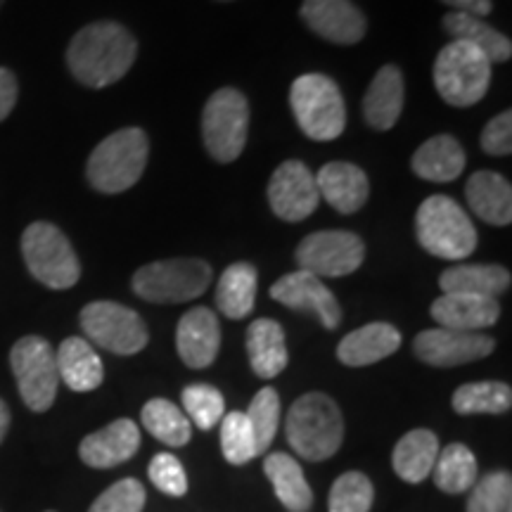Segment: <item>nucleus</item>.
I'll list each match as a JSON object with an SVG mask.
<instances>
[{"label": "nucleus", "mask_w": 512, "mask_h": 512, "mask_svg": "<svg viewBox=\"0 0 512 512\" xmlns=\"http://www.w3.org/2000/svg\"><path fill=\"white\" fill-rule=\"evenodd\" d=\"M138 57V41L117 22H93L76 31L67 48V67L88 88H107L128 74Z\"/></svg>", "instance_id": "f257e3e1"}, {"label": "nucleus", "mask_w": 512, "mask_h": 512, "mask_svg": "<svg viewBox=\"0 0 512 512\" xmlns=\"http://www.w3.org/2000/svg\"><path fill=\"white\" fill-rule=\"evenodd\" d=\"M285 434L297 456L304 460H328L344 441L342 411L328 394L309 392L292 403L285 420Z\"/></svg>", "instance_id": "f03ea898"}, {"label": "nucleus", "mask_w": 512, "mask_h": 512, "mask_svg": "<svg viewBox=\"0 0 512 512\" xmlns=\"http://www.w3.org/2000/svg\"><path fill=\"white\" fill-rule=\"evenodd\" d=\"M147 152H150V143L143 128H121L91 152L86 164L88 183L105 195L131 190L145 174Z\"/></svg>", "instance_id": "7ed1b4c3"}, {"label": "nucleus", "mask_w": 512, "mask_h": 512, "mask_svg": "<svg viewBox=\"0 0 512 512\" xmlns=\"http://www.w3.org/2000/svg\"><path fill=\"white\" fill-rule=\"evenodd\" d=\"M415 235L427 254L446 261L467 259L477 249V228L456 200L432 195L415 214Z\"/></svg>", "instance_id": "20e7f679"}, {"label": "nucleus", "mask_w": 512, "mask_h": 512, "mask_svg": "<svg viewBox=\"0 0 512 512\" xmlns=\"http://www.w3.org/2000/svg\"><path fill=\"white\" fill-rule=\"evenodd\" d=\"M290 107L304 136L330 143L347 128V105L339 86L325 74H302L290 88Z\"/></svg>", "instance_id": "39448f33"}, {"label": "nucleus", "mask_w": 512, "mask_h": 512, "mask_svg": "<svg viewBox=\"0 0 512 512\" xmlns=\"http://www.w3.org/2000/svg\"><path fill=\"white\" fill-rule=\"evenodd\" d=\"M432 76L446 105L472 107L489 91L491 62L470 43L451 41L439 50Z\"/></svg>", "instance_id": "423d86ee"}, {"label": "nucleus", "mask_w": 512, "mask_h": 512, "mask_svg": "<svg viewBox=\"0 0 512 512\" xmlns=\"http://www.w3.org/2000/svg\"><path fill=\"white\" fill-rule=\"evenodd\" d=\"M214 271L202 259L152 261L133 273L131 287L140 299L152 304H183L209 290Z\"/></svg>", "instance_id": "0eeeda50"}, {"label": "nucleus", "mask_w": 512, "mask_h": 512, "mask_svg": "<svg viewBox=\"0 0 512 512\" xmlns=\"http://www.w3.org/2000/svg\"><path fill=\"white\" fill-rule=\"evenodd\" d=\"M22 254L29 273L50 290H69L79 283V256L67 235L53 223H31L22 233Z\"/></svg>", "instance_id": "6e6552de"}, {"label": "nucleus", "mask_w": 512, "mask_h": 512, "mask_svg": "<svg viewBox=\"0 0 512 512\" xmlns=\"http://www.w3.org/2000/svg\"><path fill=\"white\" fill-rule=\"evenodd\" d=\"M249 136V102L238 88H219L202 112L204 147L219 164L242 155Z\"/></svg>", "instance_id": "1a4fd4ad"}, {"label": "nucleus", "mask_w": 512, "mask_h": 512, "mask_svg": "<svg viewBox=\"0 0 512 512\" xmlns=\"http://www.w3.org/2000/svg\"><path fill=\"white\" fill-rule=\"evenodd\" d=\"M10 366L15 373L17 389L29 411L46 413L55 403L60 373H57L55 351L48 339L29 335L17 339L10 351Z\"/></svg>", "instance_id": "9d476101"}, {"label": "nucleus", "mask_w": 512, "mask_h": 512, "mask_svg": "<svg viewBox=\"0 0 512 512\" xmlns=\"http://www.w3.org/2000/svg\"><path fill=\"white\" fill-rule=\"evenodd\" d=\"M81 328L93 344L117 356L140 354L150 339L140 313L117 302H91L83 306Z\"/></svg>", "instance_id": "9b49d317"}, {"label": "nucleus", "mask_w": 512, "mask_h": 512, "mask_svg": "<svg viewBox=\"0 0 512 512\" xmlns=\"http://www.w3.org/2000/svg\"><path fill=\"white\" fill-rule=\"evenodd\" d=\"M294 259L316 278H344L361 268L366 242L349 230H318L299 242Z\"/></svg>", "instance_id": "f8f14e48"}, {"label": "nucleus", "mask_w": 512, "mask_h": 512, "mask_svg": "<svg viewBox=\"0 0 512 512\" xmlns=\"http://www.w3.org/2000/svg\"><path fill=\"white\" fill-rule=\"evenodd\" d=\"M496 349V339L484 332H460L434 328L413 339V351L422 363L434 368H456L482 361Z\"/></svg>", "instance_id": "ddd939ff"}, {"label": "nucleus", "mask_w": 512, "mask_h": 512, "mask_svg": "<svg viewBox=\"0 0 512 512\" xmlns=\"http://www.w3.org/2000/svg\"><path fill=\"white\" fill-rule=\"evenodd\" d=\"M268 204L280 221L299 223L318 209L320 195L316 176L299 159H287L268 181Z\"/></svg>", "instance_id": "4468645a"}, {"label": "nucleus", "mask_w": 512, "mask_h": 512, "mask_svg": "<svg viewBox=\"0 0 512 512\" xmlns=\"http://www.w3.org/2000/svg\"><path fill=\"white\" fill-rule=\"evenodd\" d=\"M271 297L287 309L316 316L325 330H337L342 323V309H339L335 294L325 287L323 280L302 268L283 275L271 287Z\"/></svg>", "instance_id": "2eb2a0df"}, {"label": "nucleus", "mask_w": 512, "mask_h": 512, "mask_svg": "<svg viewBox=\"0 0 512 512\" xmlns=\"http://www.w3.org/2000/svg\"><path fill=\"white\" fill-rule=\"evenodd\" d=\"M299 15L313 34L337 46H354L368 31L366 15L351 0H304Z\"/></svg>", "instance_id": "dca6fc26"}, {"label": "nucleus", "mask_w": 512, "mask_h": 512, "mask_svg": "<svg viewBox=\"0 0 512 512\" xmlns=\"http://www.w3.org/2000/svg\"><path fill=\"white\" fill-rule=\"evenodd\" d=\"M176 349L188 368L202 370L214 363L221 349V325L207 306H195L178 320Z\"/></svg>", "instance_id": "f3484780"}, {"label": "nucleus", "mask_w": 512, "mask_h": 512, "mask_svg": "<svg viewBox=\"0 0 512 512\" xmlns=\"http://www.w3.org/2000/svg\"><path fill=\"white\" fill-rule=\"evenodd\" d=\"M432 318L439 328L460 332H482L501 318V304L494 297H477V294L444 292L432 304Z\"/></svg>", "instance_id": "a211bd4d"}, {"label": "nucleus", "mask_w": 512, "mask_h": 512, "mask_svg": "<svg viewBox=\"0 0 512 512\" xmlns=\"http://www.w3.org/2000/svg\"><path fill=\"white\" fill-rule=\"evenodd\" d=\"M140 448V430L133 420L121 418L81 441L79 456L88 467L110 470L131 460Z\"/></svg>", "instance_id": "6ab92c4d"}, {"label": "nucleus", "mask_w": 512, "mask_h": 512, "mask_svg": "<svg viewBox=\"0 0 512 512\" xmlns=\"http://www.w3.org/2000/svg\"><path fill=\"white\" fill-rule=\"evenodd\" d=\"M320 200L339 214H356L370 197V181L361 166L349 162H330L316 174Z\"/></svg>", "instance_id": "aec40b11"}, {"label": "nucleus", "mask_w": 512, "mask_h": 512, "mask_svg": "<svg viewBox=\"0 0 512 512\" xmlns=\"http://www.w3.org/2000/svg\"><path fill=\"white\" fill-rule=\"evenodd\" d=\"M403 102H406V81L399 67L384 64L375 79L370 81L366 98H363V119L375 131H392L401 119Z\"/></svg>", "instance_id": "412c9836"}, {"label": "nucleus", "mask_w": 512, "mask_h": 512, "mask_svg": "<svg viewBox=\"0 0 512 512\" xmlns=\"http://www.w3.org/2000/svg\"><path fill=\"white\" fill-rule=\"evenodd\" d=\"M401 332L389 323H368L363 328L349 332L347 337L339 342L337 358L349 368L373 366L396 354L401 347Z\"/></svg>", "instance_id": "4be33fe9"}, {"label": "nucleus", "mask_w": 512, "mask_h": 512, "mask_svg": "<svg viewBox=\"0 0 512 512\" xmlns=\"http://www.w3.org/2000/svg\"><path fill=\"white\" fill-rule=\"evenodd\" d=\"M247 356L256 377H278L290 363L285 330L273 318H256L247 328Z\"/></svg>", "instance_id": "5701e85b"}, {"label": "nucleus", "mask_w": 512, "mask_h": 512, "mask_svg": "<svg viewBox=\"0 0 512 512\" xmlns=\"http://www.w3.org/2000/svg\"><path fill=\"white\" fill-rule=\"evenodd\" d=\"M465 197L470 209L491 226L512 223V188L496 171H477L465 185Z\"/></svg>", "instance_id": "b1692460"}, {"label": "nucleus", "mask_w": 512, "mask_h": 512, "mask_svg": "<svg viewBox=\"0 0 512 512\" xmlns=\"http://www.w3.org/2000/svg\"><path fill=\"white\" fill-rule=\"evenodd\" d=\"M57 373L60 380L67 384L72 392H93L105 380V368H102L100 356L95 354L91 342L81 337H69L55 351Z\"/></svg>", "instance_id": "393cba45"}, {"label": "nucleus", "mask_w": 512, "mask_h": 512, "mask_svg": "<svg viewBox=\"0 0 512 512\" xmlns=\"http://www.w3.org/2000/svg\"><path fill=\"white\" fill-rule=\"evenodd\" d=\"M465 150L453 136H434L425 140L411 159V169L415 176L425 178L430 183H451L463 174Z\"/></svg>", "instance_id": "a878e982"}, {"label": "nucleus", "mask_w": 512, "mask_h": 512, "mask_svg": "<svg viewBox=\"0 0 512 512\" xmlns=\"http://www.w3.org/2000/svg\"><path fill=\"white\" fill-rule=\"evenodd\" d=\"M512 275L508 268L496 264H456L439 275L441 292L498 297L508 292Z\"/></svg>", "instance_id": "bb28decb"}, {"label": "nucleus", "mask_w": 512, "mask_h": 512, "mask_svg": "<svg viewBox=\"0 0 512 512\" xmlns=\"http://www.w3.org/2000/svg\"><path fill=\"white\" fill-rule=\"evenodd\" d=\"M444 31L453 41L470 43L472 48H477L479 53L486 55V60L494 62H508L512 57V43L508 36H503L501 31L489 27L484 19L465 15V12H448L441 19Z\"/></svg>", "instance_id": "cd10ccee"}, {"label": "nucleus", "mask_w": 512, "mask_h": 512, "mask_svg": "<svg viewBox=\"0 0 512 512\" xmlns=\"http://www.w3.org/2000/svg\"><path fill=\"white\" fill-rule=\"evenodd\" d=\"M439 439L430 430H413L403 434L399 444L394 446L392 465L394 472L403 482L420 484L422 479L432 475L434 463L439 456Z\"/></svg>", "instance_id": "c85d7f7f"}, {"label": "nucleus", "mask_w": 512, "mask_h": 512, "mask_svg": "<svg viewBox=\"0 0 512 512\" xmlns=\"http://www.w3.org/2000/svg\"><path fill=\"white\" fill-rule=\"evenodd\" d=\"M259 275L247 261L230 264L216 285V306L230 320H242L254 311Z\"/></svg>", "instance_id": "c756f323"}, {"label": "nucleus", "mask_w": 512, "mask_h": 512, "mask_svg": "<svg viewBox=\"0 0 512 512\" xmlns=\"http://www.w3.org/2000/svg\"><path fill=\"white\" fill-rule=\"evenodd\" d=\"M264 472L271 479L275 496L285 505L287 510L304 512L311 508L313 491L309 482H306L302 465L294 460L290 453L275 451L264 460Z\"/></svg>", "instance_id": "7c9ffc66"}, {"label": "nucleus", "mask_w": 512, "mask_h": 512, "mask_svg": "<svg viewBox=\"0 0 512 512\" xmlns=\"http://www.w3.org/2000/svg\"><path fill=\"white\" fill-rule=\"evenodd\" d=\"M432 477L444 494H465L479 479L475 453L465 444H448L446 448H439Z\"/></svg>", "instance_id": "2f4dec72"}, {"label": "nucleus", "mask_w": 512, "mask_h": 512, "mask_svg": "<svg viewBox=\"0 0 512 512\" xmlns=\"http://www.w3.org/2000/svg\"><path fill=\"white\" fill-rule=\"evenodd\" d=\"M143 427L166 446H185L192 437V425L176 403L166 399H150L140 411Z\"/></svg>", "instance_id": "473e14b6"}, {"label": "nucleus", "mask_w": 512, "mask_h": 512, "mask_svg": "<svg viewBox=\"0 0 512 512\" xmlns=\"http://www.w3.org/2000/svg\"><path fill=\"white\" fill-rule=\"evenodd\" d=\"M458 415H501L512 406V389L505 382H470L456 389L451 399Z\"/></svg>", "instance_id": "72a5a7b5"}, {"label": "nucleus", "mask_w": 512, "mask_h": 512, "mask_svg": "<svg viewBox=\"0 0 512 512\" xmlns=\"http://www.w3.org/2000/svg\"><path fill=\"white\" fill-rule=\"evenodd\" d=\"M185 415H188L190 425H197L200 430L209 432L226 415V401L223 394L211 384H188L181 394Z\"/></svg>", "instance_id": "f704fd0d"}, {"label": "nucleus", "mask_w": 512, "mask_h": 512, "mask_svg": "<svg viewBox=\"0 0 512 512\" xmlns=\"http://www.w3.org/2000/svg\"><path fill=\"white\" fill-rule=\"evenodd\" d=\"M247 420L256 439V451L266 453L271 448L280 425V396L273 387H264L249 403Z\"/></svg>", "instance_id": "c9c22d12"}, {"label": "nucleus", "mask_w": 512, "mask_h": 512, "mask_svg": "<svg viewBox=\"0 0 512 512\" xmlns=\"http://www.w3.org/2000/svg\"><path fill=\"white\" fill-rule=\"evenodd\" d=\"M375 501V489L363 472L351 470L335 479L330 489V512H370Z\"/></svg>", "instance_id": "e433bc0d"}, {"label": "nucleus", "mask_w": 512, "mask_h": 512, "mask_svg": "<svg viewBox=\"0 0 512 512\" xmlns=\"http://www.w3.org/2000/svg\"><path fill=\"white\" fill-rule=\"evenodd\" d=\"M221 448L230 465H245L259 456L256 439L245 413H226L221 420Z\"/></svg>", "instance_id": "4c0bfd02"}, {"label": "nucleus", "mask_w": 512, "mask_h": 512, "mask_svg": "<svg viewBox=\"0 0 512 512\" xmlns=\"http://www.w3.org/2000/svg\"><path fill=\"white\" fill-rule=\"evenodd\" d=\"M512 477L508 472H489L477 479L467 498V512H510Z\"/></svg>", "instance_id": "58836bf2"}, {"label": "nucleus", "mask_w": 512, "mask_h": 512, "mask_svg": "<svg viewBox=\"0 0 512 512\" xmlns=\"http://www.w3.org/2000/svg\"><path fill=\"white\" fill-rule=\"evenodd\" d=\"M147 494L138 479L126 477L95 498L88 512H143Z\"/></svg>", "instance_id": "ea45409f"}, {"label": "nucleus", "mask_w": 512, "mask_h": 512, "mask_svg": "<svg viewBox=\"0 0 512 512\" xmlns=\"http://www.w3.org/2000/svg\"><path fill=\"white\" fill-rule=\"evenodd\" d=\"M147 475H150V482L166 496L181 498L188 494V477H185L181 460L171 456V453H157L150 467H147Z\"/></svg>", "instance_id": "a19ab883"}, {"label": "nucleus", "mask_w": 512, "mask_h": 512, "mask_svg": "<svg viewBox=\"0 0 512 512\" xmlns=\"http://www.w3.org/2000/svg\"><path fill=\"white\" fill-rule=\"evenodd\" d=\"M482 150L486 155L508 157L512 152V112L498 114L484 126Z\"/></svg>", "instance_id": "79ce46f5"}, {"label": "nucleus", "mask_w": 512, "mask_h": 512, "mask_svg": "<svg viewBox=\"0 0 512 512\" xmlns=\"http://www.w3.org/2000/svg\"><path fill=\"white\" fill-rule=\"evenodd\" d=\"M17 91V76L10 69L0 67V121L8 119L10 112L15 110Z\"/></svg>", "instance_id": "37998d69"}, {"label": "nucleus", "mask_w": 512, "mask_h": 512, "mask_svg": "<svg viewBox=\"0 0 512 512\" xmlns=\"http://www.w3.org/2000/svg\"><path fill=\"white\" fill-rule=\"evenodd\" d=\"M441 3L448 5V8H453L456 12H465V15H472L479 19H484L491 12V8H494L491 0H441Z\"/></svg>", "instance_id": "c03bdc74"}, {"label": "nucleus", "mask_w": 512, "mask_h": 512, "mask_svg": "<svg viewBox=\"0 0 512 512\" xmlns=\"http://www.w3.org/2000/svg\"><path fill=\"white\" fill-rule=\"evenodd\" d=\"M10 430V411L3 401H0V444H3L5 434Z\"/></svg>", "instance_id": "a18cd8bd"}, {"label": "nucleus", "mask_w": 512, "mask_h": 512, "mask_svg": "<svg viewBox=\"0 0 512 512\" xmlns=\"http://www.w3.org/2000/svg\"><path fill=\"white\" fill-rule=\"evenodd\" d=\"M3 3H5V0H0V8H3Z\"/></svg>", "instance_id": "49530a36"}]
</instances>
